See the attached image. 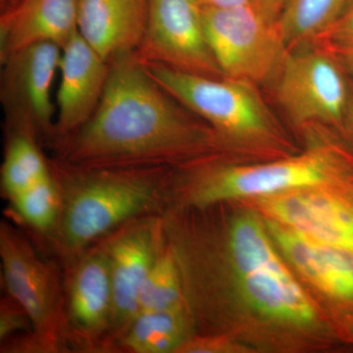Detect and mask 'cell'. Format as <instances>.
<instances>
[{"label":"cell","mask_w":353,"mask_h":353,"mask_svg":"<svg viewBox=\"0 0 353 353\" xmlns=\"http://www.w3.org/2000/svg\"><path fill=\"white\" fill-rule=\"evenodd\" d=\"M347 75L328 46L313 43L290 50L271 85L279 106L294 126L343 132L352 85Z\"/></svg>","instance_id":"obj_7"},{"label":"cell","mask_w":353,"mask_h":353,"mask_svg":"<svg viewBox=\"0 0 353 353\" xmlns=\"http://www.w3.org/2000/svg\"><path fill=\"white\" fill-rule=\"evenodd\" d=\"M272 241L306 282L330 301L353 309V253L263 219Z\"/></svg>","instance_id":"obj_15"},{"label":"cell","mask_w":353,"mask_h":353,"mask_svg":"<svg viewBox=\"0 0 353 353\" xmlns=\"http://www.w3.org/2000/svg\"><path fill=\"white\" fill-rule=\"evenodd\" d=\"M328 46L332 52L336 55L339 61L343 65L347 74L353 76V46H334V44L323 43Z\"/></svg>","instance_id":"obj_26"},{"label":"cell","mask_w":353,"mask_h":353,"mask_svg":"<svg viewBox=\"0 0 353 353\" xmlns=\"http://www.w3.org/2000/svg\"><path fill=\"white\" fill-rule=\"evenodd\" d=\"M10 201L18 215L34 231L46 236L54 229L61 209V196L51 173Z\"/></svg>","instance_id":"obj_22"},{"label":"cell","mask_w":353,"mask_h":353,"mask_svg":"<svg viewBox=\"0 0 353 353\" xmlns=\"http://www.w3.org/2000/svg\"><path fill=\"white\" fill-rule=\"evenodd\" d=\"M255 201L265 218L353 253V183L294 190Z\"/></svg>","instance_id":"obj_13"},{"label":"cell","mask_w":353,"mask_h":353,"mask_svg":"<svg viewBox=\"0 0 353 353\" xmlns=\"http://www.w3.org/2000/svg\"><path fill=\"white\" fill-rule=\"evenodd\" d=\"M66 271L65 312L70 347L81 352L115 350L112 282L103 246L97 241Z\"/></svg>","instance_id":"obj_12"},{"label":"cell","mask_w":353,"mask_h":353,"mask_svg":"<svg viewBox=\"0 0 353 353\" xmlns=\"http://www.w3.org/2000/svg\"><path fill=\"white\" fill-rule=\"evenodd\" d=\"M79 0H19L1 9L0 63L39 43L63 48L78 30Z\"/></svg>","instance_id":"obj_16"},{"label":"cell","mask_w":353,"mask_h":353,"mask_svg":"<svg viewBox=\"0 0 353 353\" xmlns=\"http://www.w3.org/2000/svg\"><path fill=\"white\" fill-rule=\"evenodd\" d=\"M18 1H19V0H1V9L8 8V7L17 3Z\"/></svg>","instance_id":"obj_30"},{"label":"cell","mask_w":353,"mask_h":353,"mask_svg":"<svg viewBox=\"0 0 353 353\" xmlns=\"http://www.w3.org/2000/svg\"><path fill=\"white\" fill-rule=\"evenodd\" d=\"M6 148L1 168L2 190L9 199L50 176L48 158L39 141L25 132H6Z\"/></svg>","instance_id":"obj_20"},{"label":"cell","mask_w":353,"mask_h":353,"mask_svg":"<svg viewBox=\"0 0 353 353\" xmlns=\"http://www.w3.org/2000/svg\"><path fill=\"white\" fill-rule=\"evenodd\" d=\"M146 72L214 131L222 152L289 157L287 137L259 85L236 79L190 75L158 64Z\"/></svg>","instance_id":"obj_4"},{"label":"cell","mask_w":353,"mask_h":353,"mask_svg":"<svg viewBox=\"0 0 353 353\" xmlns=\"http://www.w3.org/2000/svg\"><path fill=\"white\" fill-rule=\"evenodd\" d=\"M59 70L61 82L57 92L58 112L51 148L90 119L105 90L110 63L78 31L62 48Z\"/></svg>","instance_id":"obj_14"},{"label":"cell","mask_w":353,"mask_h":353,"mask_svg":"<svg viewBox=\"0 0 353 353\" xmlns=\"http://www.w3.org/2000/svg\"><path fill=\"white\" fill-rule=\"evenodd\" d=\"M343 134L347 136L353 146V85H350V99H348Z\"/></svg>","instance_id":"obj_29"},{"label":"cell","mask_w":353,"mask_h":353,"mask_svg":"<svg viewBox=\"0 0 353 353\" xmlns=\"http://www.w3.org/2000/svg\"><path fill=\"white\" fill-rule=\"evenodd\" d=\"M353 183V157L331 139L314 141L301 154L256 164H233L220 155L174 167L167 201L176 208H206L226 201L262 199L294 190Z\"/></svg>","instance_id":"obj_3"},{"label":"cell","mask_w":353,"mask_h":353,"mask_svg":"<svg viewBox=\"0 0 353 353\" xmlns=\"http://www.w3.org/2000/svg\"><path fill=\"white\" fill-rule=\"evenodd\" d=\"M19 332L32 333L31 319L22 305L8 294L0 303V341L2 343Z\"/></svg>","instance_id":"obj_23"},{"label":"cell","mask_w":353,"mask_h":353,"mask_svg":"<svg viewBox=\"0 0 353 353\" xmlns=\"http://www.w3.org/2000/svg\"><path fill=\"white\" fill-rule=\"evenodd\" d=\"M2 276L9 296L22 305L32 332L14 336L6 352L59 353L70 347L65 312L64 285L59 269L43 261L31 241L7 221L0 225Z\"/></svg>","instance_id":"obj_6"},{"label":"cell","mask_w":353,"mask_h":353,"mask_svg":"<svg viewBox=\"0 0 353 353\" xmlns=\"http://www.w3.org/2000/svg\"><path fill=\"white\" fill-rule=\"evenodd\" d=\"M134 57L206 78H223L203 23L199 0H148L145 37Z\"/></svg>","instance_id":"obj_10"},{"label":"cell","mask_w":353,"mask_h":353,"mask_svg":"<svg viewBox=\"0 0 353 353\" xmlns=\"http://www.w3.org/2000/svg\"><path fill=\"white\" fill-rule=\"evenodd\" d=\"M194 326L187 304L141 313L118 341V348L132 353L178 352L194 336Z\"/></svg>","instance_id":"obj_18"},{"label":"cell","mask_w":353,"mask_h":353,"mask_svg":"<svg viewBox=\"0 0 353 353\" xmlns=\"http://www.w3.org/2000/svg\"><path fill=\"white\" fill-rule=\"evenodd\" d=\"M109 63L97 110L53 146L55 158L85 166L179 167L223 152L208 123L165 90L134 52Z\"/></svg>","instance_id":"obj_1"},{"label":"cell","mask_w":353,"mask_h":353,"mask_svg":"<svg viewBox=\"0 0 353 353\" xmlns=\"http://www.w3.org/2000/svg\"><path fill=\"white\" fill-rule=\"evenodd\" d=\"M148 18V0H79V32L108 62L138 50Z\"/></svg>","instance_id":"obj_17"},{"label":"cell","mask_w":353,"mask_h":353,"mask_svg":"<svg viewBox=\"0 0 353 353\" xmlns=\"http://www.w3.org/2000/svg\"><path fill=\"white\" fill-rule=\"evenodd\" d=\"M61 196L46 236L65 269L114 230L141 216L161 214L170 166H85L48 158Z\"/></svg>","instance_id":"obj_2"},{"label":"cell","mask_w":353,"mask_h":353,"mask_svg":"<svg viewBox=\"0 0 353 353\" xmlns=\"http://www.w3.org/2000/svg\"><path fill=\"white\" fill-rule=\"evenodd\" d=\"M285 0H254V4L273 22H277Z\"/></svg>","instance_id":"obj_27"},{"label":"cell","mask_w":353,"mask_h":353,"mask_svg":"<svg viewBox=\"0 0 353 353\" xmlns=\"http://www.w3.org/2000/svg\"><path fill=\"white\" fill-rule=\"evenodd\" d=\"M276 248L255 213L234 216L224 236V263L234 290L265 320L294 328L312 326L317 321L314 304Z\"/></svg>","instance_id":"obj_5"},{"label":"cell","mask_w":353,"mask_h":353,"mask_svg":"<svg viewBox=\"0 0 353 353\" xmlns=\"http://www.w3.org/2000/svg\"><path fill=\"white\" fill-rule=\"evenodd\" d=\"M62 48L52 43L27 46L1 62L0 102L6 132L31 134L50 145L57 112L51 88L61 62Z\"/></svg>","instance_id":"obj_9"},{"label":"cell","mask_w":353,"mask_h":353,"mask_svg":"<svg viewBox=\"0 0 353 353\" xmlns=\"http://www.w3.org/2000/svg\"><path fill=\"white\" fill-rule=\"evenodd\" d=\"M203 7L212 8H233V7L248 6L254 3V0H199Z\"/></svg>","instance_id":"obj_28"},{"label":"cell","mask_w":353,"mask_h":353,"mask_svg":"<svg viewBox=\"0 0 353 353\" xmlns=\"http://www.w3.org/2000/svg\"><path fill=\"white\" fill-rule=\"evenodd\" d=\"M240 352V347L233 343L226 334H211L206 336H192L183 343L178 352L183 353H227Z\"/></svg>","instance_id":"obj_24"},{"label":"cell","mask_w":353,"mask_h":353,"mask_svg":"<svg viewBox=\"0 0 353 353\" xmlns=\"http://www.w3.org/2000/svg\"><path fill=\"white\" fill-rule=\"evenodd\" d=\"M99 241L110 268L112 340L118 348V341L138 315L141 289L164 245L163 219L157 213L134 218Z\"/></svg>","instance_id":"obj_11"},{"label":"cell","mask_w":353,"mask_h":353,"mask_svg":"<svg viewBox=\"0 0 353 353\" xmlns=\"http://www.w3.org/2000/svg\"><path fill=\"white\" fill-rule=\"evenodd\" d=\"M203 23L225 78L257 85L274 83L290 52L277 22L252 3L233 8L203 7Z\"/></svg>","instance_id":"obj_8"},{"label":"cell","mask_w":353,"mask_h":353,"mask_svg":"<svg viewBox=\"0 0 353 353\" xmlns=\"http://www.w3.org/2000/svg\"><path fill=\"white\" fill-rule=\"evenodd\" d=\"M183 304L187 303L182 274L175 254L165 238L164 245L141 289L138 315Z\"/></svg>","instance_id":"obj_21"},{"label":"cell","mask_w":353,"mask_h":353,"mask_svg":"<svg viewBox=\"0 0 353 353\" xmlns=\"http://www.w3.org/2000/svg\"><path fill=\"white\" fill-rule=\"evenodd\" d=\"M316 43L353 46V0L340 19L336 21Z\"/></svg>","instance_id":"obj_25"},{"label":"cell","mask_w":353,"mask_h":353,"mask_svg":"<svg viewBox=\"0 0 353 353\" xmlns=\"http://www.w3.org/2000/svg\"><path fill=\"white\" fill-rule=\"evenodd\" d=\"M352 0H285L277 21L290 50L316 43L345 12Z\"/></svg>","instance_id":"obj_19"}]
</instances>
